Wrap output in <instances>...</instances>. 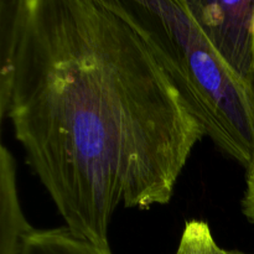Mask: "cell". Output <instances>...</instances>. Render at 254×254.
<instances>
[{
	"label": "cell",
	"instance_id": "1",
	"mask_svg": "<svg viewBox=\"0 0 254 254\" xmlns=\"http://www.w3.org/2000/svg\"><path fill=\"white\" fill-rule=\"evenodd\" d=\"M0 117L66 227L106 251L114 212L168 205L205 136L107 0H0Z\"/></svg>",
	"mask_w": 254,
	"mask_h": 254
},
{
	"label": "cell",
	"instance_id": "5",
	"mask_svg": "<svg viewBox=\"0 0 254 254\" xmlns=\"http://www.w3.org/2000/svg\"><path fill=\"white\" fill-rule=\"evenodd\" d=\"M14 254H112V251L102 250L67 227H60L35 228L21 241Z\"/></svg>",
	"mask_w": 254,
	"mask_h": 254
},
{
	"label": "cell",
	"instance_id": "2",
	"mask_svg": "<svg viewBox=\"0 0 254 254\" xmlns=\"http://www.w3.org/2000/svg\"><path fill=\"white\" fill-rule=\"evenodd\" d=\"M107 1L153 49L216 148L247 171L254 168V84L221 59L184 0Z\"/></svg>",
	"mask_w": 254,
	"mask_h": 254
},
{
	"label": "cell",
	"instance_id": "4",
	"mask_svg": "<svg viewBox=\"0 0 254 254\" xmlns=\"http://www.w3.org/2000/svg\"><path fill=\"white\" fill-rule=\"evenodd\" d=\"M35 228L21 210L16 185V164L9 149H0V254H14Z\"/></svg>",
	"mask_w": 254,
	"mask_h": 254
},
{
	"label": "cell",
	"instance_id": "6",
	"mask_svg": "<svg viewBox=\"0 0 254 254\" xmlns=\"http://www.w3.org/2000/svg\"><path fill=\"white\" fill-rule=\"evenodd\" d=\"M175 254H247L237 250H223L213 238L208 223L200 220L185 222Z\"/></svg>",
	"mask_w": 254,
	"mask_h": 254
},
{
	"label": "cell",
	"instance_id": "3",
	"mask_svg": "<svg viewBox=\"0 0 254 254\" xmlns=\"http://www.w3.org/2000/svg\"><path fill=\"white\" fill-rule=\"evenodd\" d=\"M221 59L254 84V0H184Z\"/></svg>",
	"mask_w": 254,
	"mask_h": 254
},
{
	"label": "cell",
	"instance_id": "7",
	"mask_svg": "<svg viewBox=\"0 0 254 254\" xmlns=\"http://www.w3.org/2000/svg\"><path fill=\"white\" fill-rule=\"evenodd\" d=\"M242 212L251 223H254V168L247 171L246 191L242 198Z\"/></svg>",
	"mask_w": 254,
	"mask_h": 254
}]
</instances>
